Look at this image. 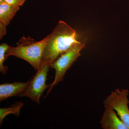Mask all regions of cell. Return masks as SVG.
Returning a JSON list of instances; mask_svg holds the SVG:
<instances>
[{"instance_id": "obj_5", "label": "cell", "mask_w": 129, "mask_h": 129, "mask_svg": "<svg viewBox=\"0 0 129 129\" xmlns=\"http://www.w3.org/2000/svg\"><path fill=\"white\" fill-rule=\"evenodd\" d=\"M128 94V90L116 89L104 99L103 104L104 107H108L116 112L120 119L129 129Z\"/></svg>"}, {"instance_id": "obj_4", "label": "cell", "mask_w": 129, "mask_h": 129, "mask_svg": "<svg viewBox=\"0 0 129 129\" xmlns=\"http://www.w3.org/2000/svg\"><path fill=\"white\" fill-rule=\"evenodd\" d=\"M50 68V64L42 62L40 68L33 78L29 81L25 90L18 95V96L29 98L32 101L40 104V98L45 90L49 88L46 84L47 77Z\"/></svg>"}, {"instance_id": "obj_3", "label": "cell", "mask_w": 129, "mask_h": 129, "mask_svg": "<svg viewBox=\"0 0 129 129\" xmlns=\"http://www.w3.org/2000/svg\"><path fill=\"white\" fill-rule=\"evenodd\" d=\"M87 39L73 45L68 51L63 53L50 65V67L55 70L53 82L49 85L46 96L53 87L62 81L66 72L81 55L80 51L85 47Z\"/></svg>"}, {"instance_id": "obj_8", "label": "cell", "mask_w": 129, "mask_h": 129, "mask_svg": "<svg viewBox=\"0 0 129 129\" xmlns=\"http://www.w3.org/2000/svg\"><path fill=\"white\" fill-rule=\"evenodd\" d=\"M19 8L20 7L10 5L5 1L0 2V21L7 26Z\"/></svg>"}, {"instance_id": "obj_12", "label": "cell", "mask_w": 129, "mask_h": 129, "mask_svg": "<svg viewBox=\"0 0 129 129\" xmlns=\"http://www.w3.org/2000/svg\"><path fill=\"white\" fill-rule=\"evenodd\" d=\"M7 25L0 21V39H2L7 32Z\"/></svg>"}, {"instance_id": "obj_7", "label": "cell", "mask_w": 129, "mask_h": 129, "mask_svg": "<svg viewBox=\"0 0 129 129\" xmlns=\"http://www.w3.org/2000/svg\"><path fill=\"white\" fill-rule=\"evenodd\" d=\"M29 81L24 82H16L12 83H6L0 85V101L13 96L18 95L23 92L27 87Z\"/></svg>"}, {"instance_id": "obj_6", "label": "cell", "mask_w": 129, "mask_h": 129, "mask_svg": "<svg viewBox=\"0 0 129 129\" xmlns=\"http://www.w3.org/2000/svg\"><path fill=\"white\" fill-rule=\"evenodd\" d=\"M105 110L100 123L104 129H129L118 116L115 111L108 107Z\"/></svg>"}, {"instance_id": "obj_10", "label": "cell", "mask_w": 129, "mask_h": 129, "mask_svg": "<svg viewBox=\"0 0 129 129\" xmlns=\"http://www.w3.org/2000/svg\"><path fill=\"white\" fill-rule=\"evenodd\" d=\"M9 46L6 43H3L0 45V71L3 75L6 73L8 70L7 66H4L3 63L5 60L8 58L6 54Z\"/></svg>"}, {"instance_id": "obj_1", "label": "cell", "mask_w": 129, "mask_h": 129, "mask_svg": "<svg viewBox=\"0 0 129 129\" xmlns=\"http://www.w3.org/2000/svg\"><path fill=\"white\" fill-rule=\"evenodd\" d=\"M76 31L64 21H59L50 37L44 48L42 62L50 65L71 48L79 43Z\"/></svg>"}, {"instance_id": "obj_13", "label": "cell", "mask_w": 129, "mask_h": 129, "mask_svg": "<svg viewBox=\"0 0 129 129\" xmlns=\"http://www.w3.org/2000/svg\"><path fill=\"white\" fill-rule=\"evenodd\" d=\"M5 0H0V2H1L3 1H4Z\"/></svg>"}, {"instance_id": "obj_9", "label": "cell", "mask_w": 129, "mask_h": 129, "mask_svg": "<svg viewBox=\"0 0 129 129\" xmlns=\"http://www.w3.org/2000/svg\"><path fill=\"white\" fill-rule=\"evenodd\" d=\"M23 103L22 102H17L11 107L7 108L0 109V124H2L3 121L7 115L9 114H13L17 117L19 115L20 109Z\"/></svg>"}, {"instance_id": "obj_11", "label": "cell", "mask_w": 129, "mask_h": 129, "mask_svg": "<svg viewBox=\"0 0 129 129\" xmlns=\"http://www.w3.org/2000/svg\"><path fill=\"white\" fill-rule=\"evenodd\" d=\"M25 0H5L8 4L15 6L20 7L24 3Z\"/></svg>"}, {"instance_id": "obj_2", "label": "cell", "mask_w": 129, "mask_h": 129, "mask_svg": "<svg viewBox=\"0 0 129 129\" xmlns=\"http://www.w3.org/2000/svg\"><path fill=\"white\" fill-rule=\"evenodd\" d=\"M50 37V34L40 41H36L28 37L23 36L19 40L15 47L9 46L6 54V57L13 56L25 60L31 64L36 71L41 65L44 48Z\"/></svg>"}]
</instances>
